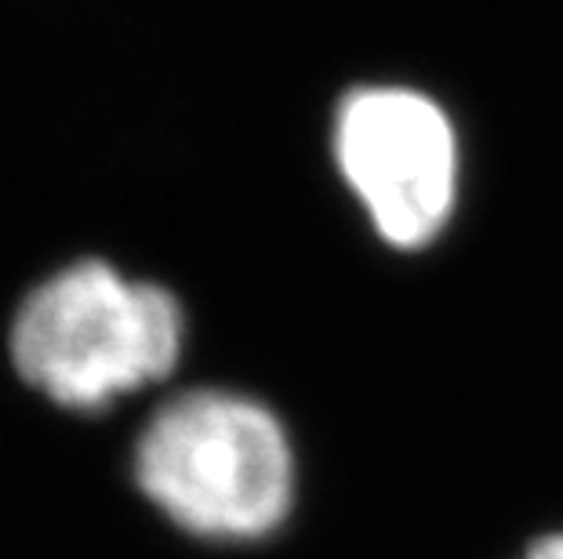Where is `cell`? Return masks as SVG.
<instances>
[{"label":"cell","instance_id":"3957f363","mask_svg":"<svg viewBox=\"0 0 563 559\" xmlns=\"http://www.w3.org/2000/svg\"><path fill=\"white\" fill-rule=\"evenodd\" d=\"M334 160L382 241L415 251L448 225L459 142L448 113L411 88H356L334 116Z\"/></svg>","mask_w":563,"mask_h":559},{"label":"cell","instance_id":"7a4b0ae2","mask_svg":"<svg viewBox=\"0 0 563 559\" xmlns=\"http://www.w3.org/2000/svg\"><path fill=\"white\" fill-rule=\"evenodd\" d=\"M186 316L172 291L135 283L106 261H77L22 302L11 360L47 400L102 411L175 371Z\"/></svg>","mask_w":563,"mask_h":559},{"label":"cell","instance_id":"6da1fadb","mask_svg":"<svg viewBox=\"0 0 563 559\" xmlns=\"http://www.w3.org/2000/svg\"><path fill=\"white\" fill-rule=\"evenodd\" d=\"M142 494L183 530L211 541H258L295 502V455L258 400L197 389L167 400L135 447Z\"/></svg>","mask_w":563,"mask_h":559},{"label":"cell","instance_id":"277c9868","mask_svg":"<svg viewBox=\"0 0 563 559\" xmlns=\"http://www.w3.org/2000/svg\"><path fill=\"white\" fill-rule=\"evenodd\" d=\"M523 559H563V534H553V538H542L531 545V552Z\"/></svg>","mask_w":563,"mask_h":559}]
</instances>
